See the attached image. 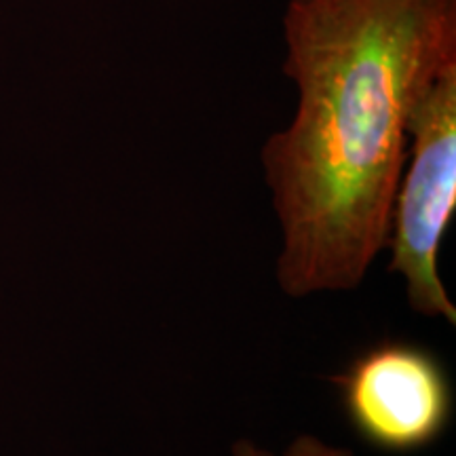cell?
Here are the masks:
<instances>
[{"mask_svg": "<svg viewBox=\"0 0 456 456\" xmlns=\"http://www.w3.org/2000/svg\"><path fill=\"white\" fill-rule=\"evenodd\" d=\"M289 125L265 142L289 298L353 292L389 241L410 112L456 61V0H288Z\"/></svg>", "mask_w": 456, "mask_h": 456, "instance_id": "6da1fadb", "label": "cell"}, {"mask_svg": "<svg viewBox=\"0 0 456 456\" xmlns=\"http://www.w3.org/2000/svg\"><path fill=\"white\" fill-rule=\"evenodd\" d=\"M456 212V61L419 95L408 118V151L391 203L389 273L406 281L410 309L456 326L437 269L440 245Z\"/></svg>", "mask_w": 456, "mask_h": 456, "instance_id": "7a4b0ae2", "label": "cell"}, {"mask_svg": "<svg viewBox=\"0 0 456 456\" xmlns=\"http://www.w3.org/2000/svg\"><path fill=\"white\" fill-rule=\"evenodd\" d=\"M355 433L385 452H416L436 444L452 419V385L425 346L383 340L332 379Z\"/></svg>", "mask_w": 456, "mask_h": 456, "instance_id": "3957f363", "label": "cell"}, {"mask_svg": "<svg viewBox=\"0 0 456 456\" xmlns=\"http://www.w3.org/2000/svg\"><path fill=\"white\" fill-rule=\"evenodd\" d=\"M231 456H275L271 450L258 446L252 440H237L231 446ZM283 456H355L351 448L334 446V444L323 442L322 437L302 433L289 444Z\"/></svg>", "mask_w": 456, "mask_h": 456, "instance_id": "277c9868", "label": "cell"}]
</instances>
